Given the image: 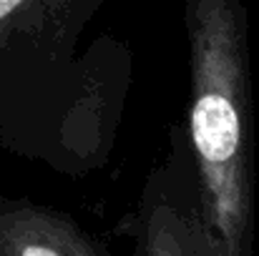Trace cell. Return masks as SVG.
Listing matches in <instances>:
<instances>
[{
  "instance_id": "6da1fadb",
  "label": "cell",
  "mask_w": 259,
  "mask_h": 256,
  "mask_svg": "<svg viewBox=\"0 0 259 256\" xmlns=\"http://www.w3.org/2000/svg\"><path fill=\"white\" fill-rule=\"evenodd\" d=\"M189 146L211 256H254V121L244 0H186Z\"/></svg>"
},
{
  "instance_id": "277c9868",
  "label": "cell",
  "mask_w": 259,
  "mask_h": 256,
  "mask_svg": "<svg viewBox=\"0 0 259 256\" xmlns=\"http://www.w3.org/2000/svg\"><path fill=\"white\" fill-rule=\"evenodd\" d=\"M139 256H211L196 216L184 214L169 196L149 198L141 219Z\"/></svg>"
},
{
  "instance_id": "7a4b0ae2",
  "label": "cell",
  "mask_w": 259,
  "mask_h": 256,
  "mask_svg": "<svg viewBox=\"0 0 259 256\" xmlns=\"http://www.w3.org/2000/svg\"><path fill=\"white\" fill-rule=\"evenodd\" d=\"M103 0H0V71L53 66L73 45Z\"/></svg>"
},
{
  "instance_id": "3957f363",
  "label": "cell",
  "mask_w": 259,
  "mask_h": 256,
  "mask_svg": "<svg viewBox=\"0 0 259 256\" xmlns=\"http://www.w3.org/2000/svg\"><path fill=\"white\" fill-rule=\"evenodd\" d=\"M0 256H106L76 221L35 203L0 209Z\"/></svg>"
}]
</instances>
